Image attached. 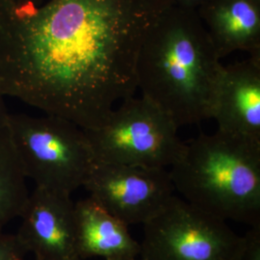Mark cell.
<instances>
[{"instance_id": "6da1fadb", "label": "cell", "mask_w": 260, "mask_h": 260, "mask_svg": "<svg viewBox=\"0 0 260 260\" xmlns=\"http://www.w3.org/2000/svg\"><path fill=\"white\" fill-rule=\"evenodd\" d=\"M171 0H0V89L83 129L137 90L141 47Z\"/></svg>"}, {"instance_id": "7a4b0ae2", "label": "cell", "mask_w": 260, "mask_h": 260, "mask_svg": "<svg viewBox=\"0 0 260 260\" xmlns=\"http://www.w3.org/2000/svg\"><path fill=\"white\" fill-rule=\"evenodd\" d=\"M223 65L197 10L172 4L141 47L137 89L177 127L210 119Z\"/></svg>"}, {"instance_id": "3957f363", "label": "cell", "mask_w": 260, "mask_h": 260, "mask_svg": "<svg viewBox=\"0 0 260 260\" xmlns=\"http://www.w3.org/2000/svg\"><path fill=\"white\" fill-rule=\"evenodd\" d=\"M169 172L188 204L223 221L260 224V144L203 133L185 142Z\"/></svg>"}, {"instance_id": "277c9868", "label": "cell", "mask_w": 260, "mask_h": 260, "mask_svg": "<svg viewBox=\"0 0 260 260\" xmlns=\"http://www.w3.org/2000/svg\"><path fill=\"white\" fill-rule=\"evenodd\" d=\"M8 128L26 178L72 195L83 187L95 162L83 128L58 116L10 114Z\"/></svg>"}, {"instance_id": "5b68a950", "label": "cell", "mask_w": 260, "mask_h": 260, "mask_svg": "<svg viewBox=\"0 0 260 260\" xmlns=\"http://www.w3.org/2000/svg\"><path fill=\"white\" fill-rule=\"evenodd\" d=\"M177 130L157 105L133 95L115 107L103 125L84 131L95 162L166 169L185 149Z\"/></svg>"}, {"instance_id": "8992f818", "label": "cell", "mask_w": 260, "mask_h": 260, "mask_svg": "<svg viewBox=\"0 0 260 260\" xmlns=\"http://www.w3.org/2000/svg\"><path fill=\"white\" fill-rule=\"evenodd\" d=\"M140 245L144 260H240L244 237L226 221L174 196L144 224Z\"/></svg>"}, {"instance_id": "52a82bcc", "label": "cell", "mask_w": 260, "mask_h": 260, "mask_svg": "<svg viewBox=\"0 0 260 260\" xmlns=\"http://www.w3.org/2000/svg\"><path fill=\"white\" fill-rule=\"evenodd\" d=\"M83 187L128 226L149 223L165 209L176 191L165 168L103 162H94Z\"/></svg>"}, {"instance_id": "ba28073f", "label": "cell", "mask_w": 260, "mask_h": 260, "mask_svg": "<svg viewBox=\"0 0 260 260\" xmlns=\"http://www.w3.org/2000/svg\"><path fill=\"white\" fill-rule=\"evenodd\" d=\"M71 196L40 187L29 194L16 236L35 260H80Z\"/></svg>"}, {"instance_id": "9c48e42d", "label": "cell", "mask_w": 260, "mask_h": 260, "mask_svg": "<svg viewBox=\"0 0 260 260\" xmlns=\"http://www.w3.org/2000/svg\"><path fill=\"white\" fill-rule=\"evenodd\" d=\"M210 119L218 131L260 144V56L223 66Z\"/></svg>"}, {"instance_id": "30bf717a", "label": "cell", "mask_w": 260, "mask_h": 260, "mask_svg": "<svg viewBox=\"0 0 260 260\" xmlns=\"http://www.w3.org/2000/svg\"><path fill=\"white\" fill-rule=\"evenodd\" d=\"M197 13L220 59L235 51L260 56V0H209Z\"/></svg>"}, {"instance_id": "8fae6325", "label": "cell", "mask_w": 260, "mask_h": 260, "mask_svg": "<svg viewBox=\"0 0 260 260\" xmlns=\"http://www.w3.org/2000/svg\"><path fill=\"white\" fill-rule=\"evenodd\" d=\"M75 214L80 260L93 257L122 260L139 256L141 245L130 234L128 225L92 197L75 203Z\"/></svg>"}, {"instance_id": "7c38bea8", "label": "cell", "mask_w": 260, "mask_h": 260, "mask_svg": "<svg viewBox=\"0 0 260 260\" xmlns=\"http://www.w3.org/2000/svg\"><path fill=\"white\" fill-rule=\"evenodd\" d=\"M26 179L8 125L0 126V230L22 212L30 194Z\"/></svg>"}, {"instance_id": "4fadbf2b", "label": "cell", "mask_w": 260, "mask_h": 260, "mask_svg": "<svg viewBox=\"0 0 260 260\" xmlns=\"http://www.w3.org/2000/svg\"><path fill=\"white\" fill-rule=\"evenodd\" d=\"M26 254L16 234L0 230V260H24Z\"/></svg>"}, {"instance_id": "5bb4252c", "label": "cell", "mask_w": 260, "mask_h": 260, "mask_svg": "<svg viewBox=\"0 0 260 260\" xmlns=\"http://www.w3.org/2000/svg\"><path fill=\"white\" fill-rule=\"evenodd\" d=\"M240 260H260V224L252 225L244 236Z\"/></svg>"}, {"instance_id": "9a60e30c", "label": "cell", "mask_w": 260, "mask_h": 260, "mask_svg": "<svg viewBox=\"0 0 260 260\" xmlns=\"http://www.w3.org/2000/svg\"><path fill=\"white\" fill-rule=\"evenodd\" d=\"M174 5L186 9L197 10L209 0H171Z\"/></svg>"}, {"instance_id": "2e32d148", "label": "cell", "mask_w": 260, "mask_h": 260, "mask_svg": "<svg viewBox=\"0 0 260 260\" xmlns=\"http://www.w3.org/2000/svg\"><path fill=\"white\" fill-rule=\"evenodd\" d=\"M5 95L2 93L1 89H0V126L6 125L8 123L9 120L10 113L8 111V108L6 106L5 103Z\"/></svg>"}, {"instance_id": "e0dca14e", "label": "cell", "mask_w": 260, "mask_h": 260, "mask_svg": "<svg viewBox=\"0 0 260 260\" xmlns=\"http://www.w3.org/2000/svg\"><path fill=\"white\" fill-rule=\"evenodd\" d=\"M20 2H27V3H33V4H42L43 2H45L46 0H17Z\"/></svg>"}, {"instance_id": "ac0fdd59", "label": "cell", "mask_w": 260, "mask_h": 260, "mask_svg": "<svg viewBox=\"0 0 260 260\" xmlns=\"http://www.w3.org/2000/svg\"><path fill=\"white\" fill-rule=\"evenodd\" d=\"M122 260H144V259H142V258H141V257H139V256H138V257H134V258H128V259H122Z\"/></svg>"}]
</instances>
